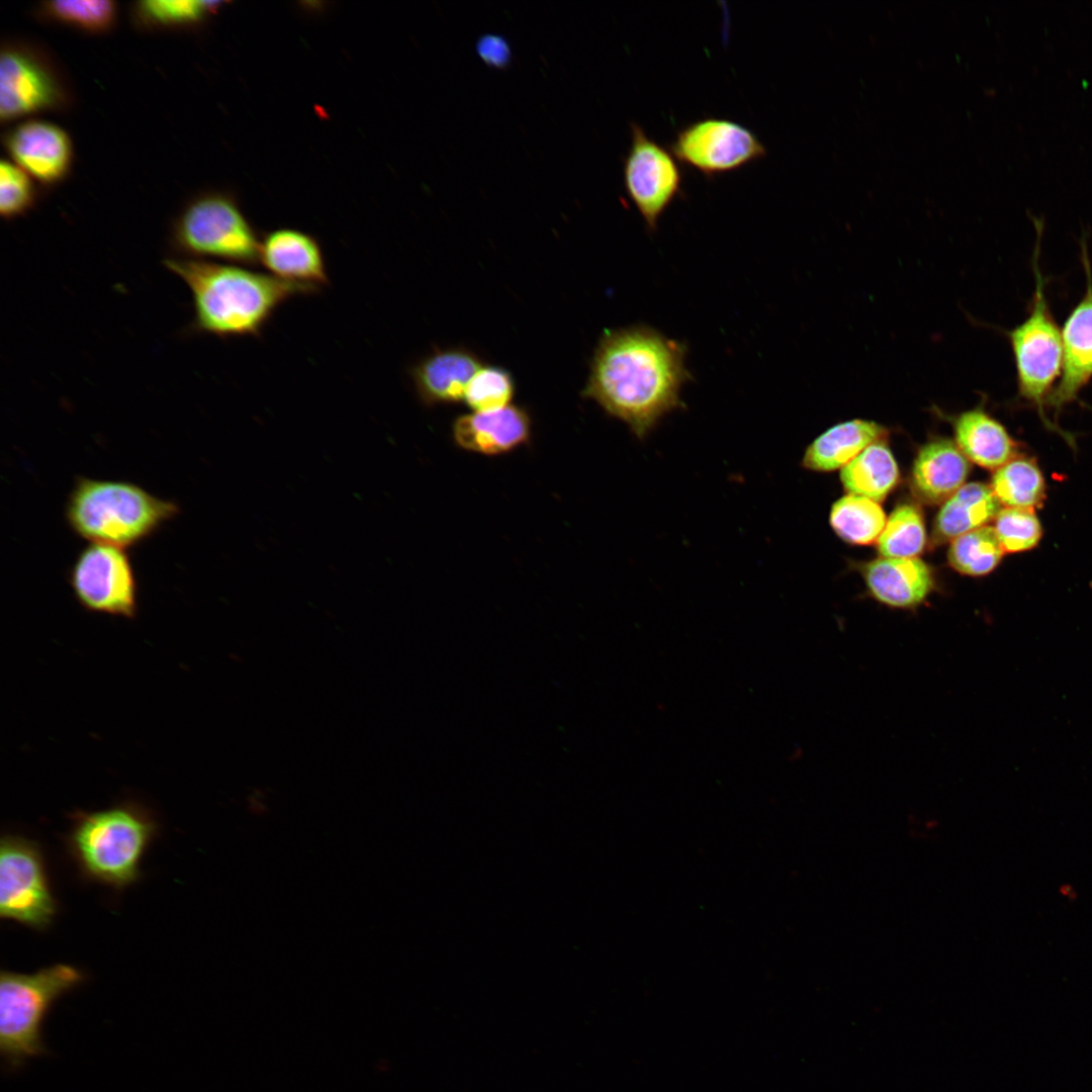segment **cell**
<instances>
[{
  "label": "cell",
  "instance_id": "6da1fadb",
  "mask_svg": "<svg viewBox=\"0 0 1092 1092\" xmlns=\"http://www.w3.org/2000/svg\"><path fill=\"white\" fill-rule=\"evenodd\" d=\"M686 354L685 344L648 326L606 331L582 395L642 440L664 416L684 406L680 391L691 379Z\"/></svg>",
  "mask_w": 1092,
  "mask_h": 1092
},
{
  "label": "cell",
  "instance_id": "7a4b0ae2",
  "mask_svg": "<svg viewBox=\"0 0 1092 1092\" xmlns=\"http://www.w3.org/2000/svg\"><path fill=\"white\" fill-rule=\"evenodd\" d=\"M164 266L191 293L190 332L220 339L258 338L285 302L321 291L242 265L169 256Z\"/></svg>",
  "mask_w": 1092,
  "mask_h": 1092
},
{
  "label": "cell",
  "instance_id": "3957f363",
  "mask_svg": "<svg viewBox=\"0 0 1092 1092\" xmlns=\"http://www.w3.org/2000/svg\"><path fill=\"white\" fill-rule=\"evenodd\" d=\"M178 513L176 503L132 482L88 477L76 479L65 508L66 521L76 535L121 548L151 537Z\"/></svg>",
  "mask_w": 1092,
  "mask_h": 1092
},
{
  "label": "cell",
  "instance_id": "277c9868",
  "mask_svg": "<svg viewBox=\"0 0 1092 1092\" xmlns=\"http://www.w3.org/2000/svg\"><path fill=\"white\" fill-rule=\"evenodd\" d=\"M156 832L150 812L127 802L76 813L67 845L86 879L123 889L139 880L141 861Z\"/></svg>",
  "mask_w": 1092,
  "mask_h": 1092
},
{
  "label": "cell",
  "instance_id": "5b68a950",
  "mask_svg": "<svg viewBox=\"0 0 1092 1092\" xmlns=\"http://www.w3.org/2000/svg\"><path fill=\"white\" fill-rule=\"evenodd\" d=\"M84 980L81 970L67 964L32 974L1 972L0 1055L5 1068L16 1071L29 1059L48 1054L43 1021L55 1002Z\"/></svg>",
  "mask_w": 1092,
  "mask_h": 1092
},
{
  "label": "cell",
  "instance_id": "8992f818",
  "mask_svg": "<svg viewBox=\"0 0 1092 1092\" xmlns=\"http://www.w3.org/2000/svg\"><path fill=\"white\" fill-rule=\"evenodd\" d=\"M1034 225L1037 238L1031 262L1035 288L1028 305V315L1006 334L1014 357L1018 396L1036 410L1046 429L1057 432L1074 447V437L1045 415L1046 398L1061 377L1063 344L1061 330L1045 296V278L1038 263L1042 223L1034 219Z\"/></svg>",
  "mask_w": 1092,
  "mask_h": 1092
},
{
  "label": "cell",
  "instance_id": "52a82bcc",
  "mask_svg": "<svg viewBox=\"0 0 1092 1092\" xmlns=\"http://www.w3.org/2000/svg\"><path fill=\"white\" fill-rule=\"evenodd\" d=\"M257 232L232 199L208 195L190 203L182 212L171 238L176 256L220 260L230 264H259Z\"/></svg>",
  "mask_w": 1092,
  "mask_h": 1092
},
{
  "label": "cell",
  "instance_id": "ba28073f",
  "mask_svg": "<svg viewBox=\"0 0 1092 1092\" xmlns=\"http://www.w3.org/2000/svg\"><path fill=\"white\" fill-rule=\"evenodd\" d=\"M57 914L37 843L19 835H3L0 842V916L42 930Z\"/></svg>",
  "mask_w": 1092,
  "mask_h": 1092
},
{
  "label": "cell",
  "instance_id": "9c48e42d",
  "mask_svg": "<svg viewBox=\"0 0 1092 1092\" xmlns=\"http://www.w3.org/2000/svg\"><path fill=\"white\" fill-rule=\"evenodd\" d=\"M68 581L85 610L132 619L138 613V583L124 548L90 543L71 566Z\"/></svg>",
  "mask_w": 1092,
  "mask_h": 1092
},
{
  "label": "cell",
  "instance_id": "30bf717a",
  "mask_svg": "<svg viewBox=\"0 0 1092 1092\" xmlns=\"http://www.w3.org/2000/svg\"><path fill=\"white\" fill-rule=\"evenodd\" d=\"M668 148L680 164L709 179L737 171L767 155L764 144L750 128L712 116L680 127Z\"/></svg>",
  "mask_w": 1092,
  "mask_h": 1092
},
{
  "label": "cell",
  "instance_id": "8fae6325",
  "mask_svg": "<svg viewBox=\"0 0 1092 1092\" xmlns=\"http://www.w3.org/2000/svg\"><path fill=\"white\" fill-rule=\"evenodd\" d=\"M631 143L623 160L624 189L654 232L665 210L681 194L684 173L669 148L651 139L644 128L630 123Z\"/></svg>",
  "mask_w": 1092,
  "mask_h": 1092
},
{
  "label": "cell",
  "instance_id": "7c38bea8",
  "mask_svg": "<svg viewBox=\"0 0 1092 1092\" xmlns=\"http://www.w3.org/2000/svg\"><path fill=\"white\" fill-rule=\"evenodd\" d=\"M1081 261L1086 274V290L1064 323L1063 365L1059 383L1045 401L1055 422L1063 408L1078 400L1080 391L1092 379V269L1086 241H1081Z\"/></svg>",
  "mask_w": 1092,
  "mask_h": 1092
},
{
  "label": "cell",
  "instance_id": "4fadbf2b",
  "mask_svg": "<svg viewBox=\"0 0 1092 1092\" xmlns=\"http://www.w3.org/2000/svg\"><path fill=\"white\" fill-rule=\"evenodd\" d=\"M259 263L281 280L323 289L330 284L318 240L294 229H277L260 243Z\"/></svg>",
  "mask_w": 1092,
  "mask_h": 1092
},
{
  "label": "cell",
  "instance_id": "5bb4252c",
  "mask_svg": "<svg viewBox=\"0 0 1092 1092\" xmlns=\"http://www.w3.org/2000/svg\"><path fill=\"white\" fill-rule=\"evenodd\" d=\"M453 439L462 449L485 455L507 453L526 444L531 419L521 406L509 404L489 412L459 416L453 423Z\"/></svg>",
  "mask_w": 1092,
  "mask_h": 1092
},
{
  "label": "cell",
  "instance_id": "9a60e30c",
  "mask_svg": "<svg viewBox=\"0 0 1092 1092\" xmlns=\"http://www.w3.org/2000/svg\"><path fill=\"white\" fill-rule=\"evenodd\" d=\"M481 366L479 358L466 349H438L417 362L410 374L421 401L434 405L463 400L470 379Z\"/></svg>",
  "mask_w": 1092,
  "mask_h": 1092
},
{
  "label": "cell",
  "instance_id": "2e32d148",
  "mask_svg": "<svg viewBox=\"0 0 1092 1092\" xmlns=\"http://www.w3.org/2000/svg\"><path fill=\"white\" fill-rule=\"evenodd\" d=\"M863 577L876 601L899 610L918 608L934 587L930 568L917 557H881L864 566Z\"/></svg>",
  "mask_w": 1092,
  "mask_h": 1092
},
{
  "label": "cell",
  "instance_id": "e0dca14e",
  "mask_svg": "<svg viewBox=\"0 0 1092 1092\" xmlns=\"http://www.w3.org/2000/svg\"><path fill=\"white\" fill-rule=\"evenodd\" d=\"M57 87L30 58L13 51L0 58V115L12 118L52 105Z\"/></svg>",
  "mask_w": 1092,
  "mask_h": 1092
},
{
  "label": "cell",
  "instance_id": "ac0fdd59",
  "mask_svg": "<svg viewBox=\"0 0 1092 1092\" xmlns=\"http://www.w3.org/2000/svg\"><path fill=\"white\" fill-rule=\"evenodd\" d=\"M969 471V459L958 445L947 439H936L918 452L912 470V487L925 503H944L963 486Z\"/></svg>",
  "mask_w": 1092,
  "mask_h": 1092
},
{
  "label": "cell",
  "instance_id": "d6986e66",
  "mask_svg": "<svg viewBox=\"0 0 1092 1092\" xmlns=\"http://www.w3.org/2000/svg\"><path fill=\"white\" fill-rule=\"evenodd\" d=\"M9 151L15 161L42 181L60 178L70 160V143L56 125L33 121L18 126L10 135Z\"/></svg>",
  "mask_w": 1092,
  "mask_h": 1092
},
{
  "label": "cell",
  "instance_id": "ffe728a7",
  "mask_svg": "<svg viewBox=\"0 0 1092 1092\" xmlns=\"http://www.w3.org/2000/svg\"><path fill=\"white\" fill-rule=\"evenodd\" d=\"M887 435L886 428L872 421L856 419L837 424L807 447L802 465L814 471L842 468L873 443L884 441Z\"/></svg>",
  "mask_w": 1092,
  "mask_h": 1092
},
{
  "label": "cell",
  "instance_id": "44dd1931",
  "mask_svg": "<svg viewBox=\"0 0 1092 1092\" xmlns=\"http://www.w3.org/2000/svg\"><path fill=\"white\" fill-rule=\"evenodd\" d=\"M956 444L971 461L997 469L1016 457L1017 444L1004 426L982 407L960 414L953 422Z\"/></svg>",
  "mask_w": 1092,
  "mask_h": 1092
},
{
  "label": "cell",
  "instance_id": "7402d4cb",
  "mask_svg": "<svg viewBox=\"0 0 1092 1092\" xmlns=\"http://www.w3.org/2000/svg\"><path fill=\"white\" fill-rule=\"evenodd\" d=\"M1000 505L991 486L981 482L963 485L940 508L933 526L934 542L952 541L986 526L997 516Z\"/></svg>",
  "mask_w": 1092,
  "mask_h": 1092
},
{
  "label": "cell",
  "instance_id": "603a6c76",
  "mask_svg": "<svg viewBox=\"0 0 1092 1092\" xmlns=\"http://www.w3.org/2000/svg\"><path fill=\"white\" fill-rule=\"evenodd\" d=\"M899 478L896 460L884 441L873 443L841 468L844 489L874 502H882Z\"/></svg>",
  "mask_w": 1092,
  "mask_h": 1092
},
{
  "label": "cell",
  "instance_id": "cb8c5ba5",
  "mask_svg": "<svg viewBox=\"0 0 1092 1092\" xmlns=\"http://www.w3.org/2000/svg\"><path fill=\"white\" fill-rule=\"evenodd\" d=\"M991 488L1006 508L1030 509L1042 506L1045 496L1043 475L1036 462L1015 457L997 468Z\"/></svg>",
  "mask_w": 1092,
  "mask_h": 1092
},
{
  "label": "cell",
  "instance_id": "d4e9b609",
  "mask_svg": "<svg viewBox=\"0 0 1092 1092\" xmlns=\"http://www.w3.org/2000/svg\"><path fill=\"white\" fill-rule=\"evenodd\" d=\"M829 520L841 539L857 545L877 541L886 525L884 511L877 502L853 494L832 506Z\"/></svg>",
  "mask_w": 1092,
  "mask_h": 1092
},
{
  "label": "cell",
  "instance_id": "484cf974",
  "mask_svg": "<svg viewBox=\"0 0 1092 1092\" xmlns=\"http://www.w3.org/2000/svg\"><path fill=\"white\" fill-rule=\"evenodd\" d=\"M1004 553L994 528L984 526L953 539L947 558L957 571L981 576L993 571Z\"/></svg>",
  "mask_w": 1092,
  "mask_h": 1092
},
{
  "label": "cell",
  "instance_id": "4316f807",
  "mask_svg": "<svg viewBox=\"0 0 1092 1092\" xmlns=\"http://www.w3.org/2000/svg\"><path fill=\"white\" fill-rule=\"evenodd\" d=\"M926 542L923 516L911 504L897 507L881 532L877 546L882 557L916 558Z\"/></svg>",
  "mask_w": 1092,
  "mask_h": 1092
},
{
  "label": "cell",
  "instance_id": "83f0119b",
  "mask_svg": "<svg viewBox=\"0 0 1092 1092\" xmlns=\"http://www.w3.org/2000/svg\"><path fill=\"white\" fill-rule=\"evenodd\" d=\"M515 382L509 371L497 366H481L470 379L463 401L474 412H489L509 405Z\"/></svg>",
  "mask_w": 1092,
  "mask_h": 1092
},
{
  "label": "cell",
  "instance_id": "f1b7e54d",
  "mask_svg": "<svg viewBox=\"0 0 1092 1092\" xmlns=\"http://www.w3.org/2000/svg\"><path fill=\"white\" fill-rule=\"evenodd\" d=\"M994 530L1005 552L1034 548L1042 536L1041 524L1033 510L1005 508L995 517Z\"/></svg>",
  "mask_w": 1092,
  "mask_h": 1092
},
{
  "label": "cell",
  "instance_id": "f546056e",
  "mask_svg": "<svg viewBox=\"0 0 1092 1092\" xmlns=\"http://www.w3.org/2000/svg\"><path fill=\"white\" fill-rule=\"evenodd\" d=\"M59 18L87 28H102L114 16V4L106 0H62L49 4Z\"/></svg>",
  "mask_w": 1092,
  "mask_h": 1092
},
{
  "label": "cell",
  "instance_id": "4dcf8cb0",
  "mask_svg": "<svg viewBox=\"0 0 1092 1092\" xmlns=\"http://www.w3.org/2000/svg\"><path fill=\"white\" fill-rule=\"evenodd\" d=\"M31 202V187L23 171L2 161L0 164V211L6 218L24 212Z\"/></svg>",
  "mask_w": 1092,
  "mask_h": 1092
},
{
  "label": "cell",
  "instance_id": "1f68e13d",
  "mask_svg": "<svg viewBox=\"0 0 1092 1092\" xmlns=\"http://www.w3.org/2000/svg\"><path fill=\"white\" fill-rule=\"evenodd\" d=\"M212 2L196 0H151L142 3L150 17L161 22H188L202 16Z\"/></svg>",
  "mask_w": 1092,
  "mask_h": 1092
},
{
  "label": "cell",
  "instance_id": "d6a6232c",
  "mask_svg": "<svg viewBox=\"0 0 1092 1092\" xmlns=\"http://www.w3.org/2000/svg\"><path fill=\"white\" fill-rule=\"evenodd\" d=\"M476 52L483 62L492 68L505 69L511 64V47L503 35L495 33L481 35L476 41Z\"/></svg>",
  "mask_w": 1092,
  "mask_h": 1092
},
{
  "label": "cell",
  "instance_id": "836d02e7",
  "mask_svg": "<svg viewBox=\"0 0 1092 1092\" xmlns=\"http://www.w3.org/2000/svg\"><path fill=\"white\" fill-rule=\"evenodd\" d=\"M1059 892L1064 898H1066L1068 900L1077 899V893H1076L1075 889L1070 884L1062 885L1059 888Z\"/></svg>",
  "mask_w": 1092,
  "mask_h": 1092
}]
</instances>
